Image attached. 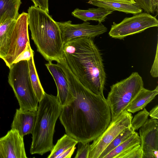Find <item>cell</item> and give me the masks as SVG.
<instances>
[{
	"mask_svg": "<svg viewBox=\"0 0 158 158\" xmlns=\"http://www.w3.org/2000/svg\"><path fill=\"white\" fill-rule=\"evenodd\" d=\"M56 64L65 75L72 95L62 107L60 122L67 134L78 142L89 143L101 134L111 123L106 99L82 85L63 59Z\"/></svg>",
	"mask_w": 158,
	"mask_h": 158,
	"instance_id": "obj_1",
	"label": "cell"
},
{
	"mask_svg": "<svg viewBox=\"0 0 158 158\" xmlns=\"http://www.w3.org/2000/svg\"><path fill=\"white\" fill-rule=\"evenodd\" d=\"M63 60L85 87L104 97L106 74L100 51L91 38L71 39L63 47Z\"/></svg>",
	"mask_w": 158,
	"mask_h": 158,
	"instance_id": "obj_2",
	"label": "cell"
},
{
	"mask_svg": "<svg viewBox=\"0 0 158 158\" xmlns=\"http://www.w3.org/2000/svg\"><path fill=\"white\" fill-rule=\"evenodd\" d=\"M28 22L39 52L48 62H59L63 57L64 43L57 22L45 11L32 6L27 10Z\"/></svg>",
	"mask_w": 158,
	"mask_h": 158,
	"instance_id": "obj_3",
	"label": "cell"
},
{
	"mask_svg": "<svg viewBox=\"0 0 158 158\" xmlns=\"http://www.w3.org/2000/svg\"><path fill=\"white\" fill-rule=\"evenodd\" d=\"M35 124L31 134L32 141L30 153L42 155L52 149L53 137L56 121L62 107L56 96L45 93L39 102Z\"/></svg>",
	"mask_w": 158,
	"mask_h": 158,
	"instance_id": "obj_4",
	"label": "cell"
},
{
	"mask_svg": "<svg viewBox=\"0 0 158 158\" xmlns=\"http://www.w3.org/2000/svg\"><path fill=\"white\" fill-rule=\"evenodd\" d=\"M9 69L8 82L18 101L19 109L37 111L39 102L31 83L27 61L13 63Z\"/></svg>",
	"mask_w": 158,
	"mask_h": 158,
	"instance_id": "obj_5",
	"label": "cell"
},
{
	"mask_svg": "<svg viewBox=\"0 0 158 158\" xmlns=\"http://www.w3.org/2000/svg\"><path fill=\"white\" fill-rule=\"evenodd\" d=\"M143 81L138 72H134L127 78L112 85L106 99L114 120L126 110L137 94L143 87Z\"/></svg>",
	"mask_w": 158,
	"mask_h": 158,
	"instance_id": "obj_6",
	"label": "cell"
},
{
	"mask_svg": "<svg viewBox=\"0 0 158 158\" xmlns=\"http://www.w3.org/2000/svg\"><path fill=\"white\" fill-rule=\"evenodd\" d=\"M158 26V20L155 16L147 12H142L131 17H126L118 23L113 22L108 34L112 38L122 40L128 36Z\"/></svg>",
	"mask_w": 158,
	"mask_h": 158,
	"instance_id": "obj_7",
	"label": "cell"
},
{
	"mask_svg": "<svg viewBox=\"0 0 158 158\" xmlns=\"http://www.w3.org/2000/svg\"><path fill=\"white\" fill-rule=\"evenodd\" d=\"M133 116L126 110L110 123L105 130L90 144L88 158H98L110 143L124 130L131 126Z\"/></svg>",
	"mask_w": 158,
	"mask_h": 158,
	"instance_id": "obj_8",
	"label": "cell"
},
{
	"mask_svg": "<svg viewBox=\"0 0 158 158\" xmlns=\"http://www.w3.org/2000/svg\"><path fill=\"white\" fill-rule=\"evenodd\" d=\"M27 13L19 15L12 31L9 50L4 61L10 68L14 61L25 49L29 42Z\"/></svg>",
	"mask_w": 158,
	"mask_h": 158,
	"instance_id": "obj_9",
	"label": "cell"
},
{
	"mask_svg": "<svg viewBox=\"0 0 158 158\" xmlns=\"http://www.w3.org/2000/svg\"><path fill=\"white\" fill-rule=\"evenodd\" d=\"M57 22L61 31L64 44L72 39L81 37L92 38L107 31V27L102 23L94 25L88 21L78 24H72L70 20Z\"/></svg>",
	"mask_w": 158,
	"mask_h": 158,
	"instance_id": "obj_10",
	"label": "cell"
},
{
	"mask_svg": "<svg viewBox=\"0 0 158 158\" xmlns=\"http://www.w3.org/2000/svg\"><path fill=\"white\" fill-rule=\"evenodd\" d=\"M142 158H158V120L148 119L140 128Z\"/></svg>",
	"mask_w": 158,
	"mask_h": 158,
	"instance_id": "obj_11",
	"label": "cell"
},
{
	"mask_svg": "<svg viewBox=\"0 0 158 158\" xmlns=\"http://www.w3.org/2000/svg\"><path fill=\"white\" fill-rule=\"evenodd\" d=\"M23 137L11 129L0 138V158H27Z\"/></svg>",
	"mask_w": 158,
	"mask_h": 158,
	"instance_id": "obj_12",
	"label": "cell"
},
{
	"mask_svg": "<svg viewBox=\"0 0 158 158\" xmlns=\"http://www.w3.org/2000/svg\"><path fill=\"white\" fill-rule=\"evenodd\" d=\"M45 65L56 84L57 90V98L62 107L72 97L66 76L61 69L56 64L48 62Z\"/></svg>",
	"mask_w": 158,
	"mask_h": 158,
	"instance_id": "obj_13",
	"label": "cell"
},
{
	"mask_svg": "<svg viewBox=\"0 0 158 158\" xmlns=\"http://www.w3.org/2000/svg\"><path fill=\"white\" fill-rule=\"evenodd\" d=\"M37 111L16 110L11 125V129L19 132L22 136L31 134L35 122Z\"/></svg>",
	"mask_w": 158,
	"mask_h": 158,
	"instance_id": "obj_14",
	"label": "cell"
},
{
	"mask_svg": "<svg viewBox=\"0 0 158 158\" xmlns=\"http://www.w3.org/2000/svg\"><path fill=\"white\" fill-rule=\"evenodd\" d=\"M88 3L92 5L134 15L141 13L142 9L135 3H129L108 0H91Z\"/></svg>",
	"mask_w": 158,
	"mask_h": 158,
	"instance_id": "obj_15",
	"label": "cell"
},
{
	"mask_svg": "<svg viewBox=\"0 0 158 158\" xmlns=\"http://www.w3.org/2000/svg\"><path fill=\"white\" fill-rule=\"evenodd\" d=\"M158 94V86L153 90L142 88L128 106L126 110L134 113L143 109Z\"/></svg>",
	"mask_w": 158,
	"mask_h": 158,
	"instance_id": "obj_16",
	"label": "cell"
},
{
	"mask_svg": "<svg viewBox=\"0 0 158 158\" xmlns=\"http://www.w3.org/2000/svg\"><path fill=\"white\" fill-rule=\"evenodd\" d=\"M98 7L97 8H91L87 10L77 8L72 12V14L84 22L91 20L102 23L104 22L107 16L113 11L102 7Z\"/></svg>",
	"mask_w": 158,
	"mask_h": 158,
	"instance_id": "obj_17",
	"label": "cell"
},
{
	"mask_svg": "<svg viewBox=\"0 0 158 158\" xmlns=\"http://www.w3.org/2000/svg\"><path fill=\"white\" fill-rule=\"evenodd\" d=\"M16 20L10 19L0 25V58L3 60L8 52Z\"/></svg>",
	"mask_w": 158,
	"mask_h": 158,
	"instance_id": "obj_18",
	"label": "cell"
},
{
	"mask_svg": "<svg viewBox=\"0 0 158 158\" xmlns=\"http://www.w3.org/2000/svg\"><path fill=\"white\" fill-rule=\"evenodd\" d=\"M21 0H0V25L7 20H16Z\"/></svg>",
	"mask_w": 158,
	"mask_h": 158,
	"instance_id": "obj_19",
	"label": "cell"
},
{
	"mask_svg": "<svg viewBox=\"0 0 158 158\" xmlns=\"http://www.w3.org/2000/svg\"><path fill=\"white\" fill-rule=\"evenodd\" d=\"M33 55L27 61L31 85L39 102L42 99L45 92L40 81L35 67Z\"/></svg>",
	"mask_w": 158,
	"mask_h": 158,
	"instance_id": "obj_20",
	"label": "cell"
},
{
	"mask_svg": "<svg viewBox=\"0 0 158 158\" xmlns=\"http://www.w3.org/2000/svg\"><path fill=\"white\" fill-rule=\"evenodd\" d=\"M140 143L139 136L138 133L135 131L128 139L109 152L104 158H118L120 155Z\"/></svg>",
	"mask_w": 158,
	"mask_h": 158,
	"instance_id": "obj_21",
	"label": "cell"
},
{
	"mask_svg": "<svg viewBox=\"0 0 158 158\" xmlns=\"http://www.w3.org/2000/svg\"><path fill=\"white\" fill-rule=\"evenodd\" d=\"M78 142L68 135L65 134L57 140L48 158H56L57 157L70 148L75 146Z\"/></svg>",
	"mask_w": 158,
	"mask_h": 158,
	"instance_id": "obj_22",
	"label": "cell"
},
{
	"mask_svg": "<svg viewBox=\"0 0 158 158\" xmlns=\"http://www.w3.org/2000/svg\"><path fill=\"white\" fill-rule=\"evenodd\" d=\"M135 131L131 126L123 130L105 148L98 158H104L109 152L128 139Z\"/></svg>",
	"mask_w": 158,
	"mask_h": 158,
	"instance_id": "obj_23",
	"label": "cell"
},
{
	"mask_svg": "<svg viewBox=\"0 0 158 158\" xmlns=\"http://www.w3.org/2000/svg\"><path fill=\"white\" fill-rule=\"evenodd\" d=\"M149 113L144 108L143 110L139 111L132 118L131 122V126L135 131L142 127L148 119Z\"/></svg>",
	"mask_w": 158,
	"mask_h": 158,
	"instance_id": "obj_24",
	"label": "cell"
},
{
	"mask_svg": "<svg viewBox=\"0 0 158 158\" xmlns=\"http://www.w3.org/2000/svg\"><path fill=\"white\" fill-rule=\"evenodd\" d=\"M143 152L140 144L130 148L120 155L118 158H142Z\"/></svg>",
	"mask_w": 158,
	"mask_h": 158,
	"instance_id": "obj_25",
	"label": "cell"
},
{
	"mask_svg": "<svg viewBox=\"0 0 158 158\" xmlns=\"http://www.w3.org/2000/svg\"><path fill=\"white\" fill-rule=\"evenodd\" d=\"M78 147L75 158H88L89 151V143L78 142Z\"/></svg>",
	"mask_w": 158,
	"mask_h": 158,
	"instance_id": "obj_26",
	"label": "cell"
},
{
	"mask_svg": "<svg viewBox=\"0 0 158 158\" xmlns=\"http://www.w3.org/2000/svg\"><path fill=\"white\" fill-rule=\"evenodd\" d=\"M34 54V51L31 48L30 42H28L24 50L17 58L14 61L13 64L22 60H26L28 61L30 59L31 56Z\"/></svg>",
	"mask_w": 158,
	"mask_h": 158,
	"instance_id": "obj_27",
	"label": "cell"
},
{
	"mask_svg": "<svg viewBox=\"0 0 158 158\" xmlns=\"http://www.w3.org/2000/svg\"><path fill=\"white\" fill-rule=\"evenodd\" d=\"M135 3L146 12L154 14L151 0H134Z\"/></svg>",
	"mask_w": 158,
	"mask_h": 158,
	"instance_id": "obj_28",
	"label": "cell"
},
{
	"mask_svg": "<svg viewBox=\"0 0 158 158\" xmlns=\"http://www.w3.org/2000/svg\"><path fill=\"white\" fill-rule=\"evenodd\" d=\"M158 48L157 43L155 56L150 71L151 76L154 78H157L158 77Z\"/></svg>",
	"mask_w": 158,
	"mask_h": 158,
	"instance_id": "obj_29",
	"label": "cell"
},
{
	"mask_svg": "<svg viewBox=\"0 0 158 158\" xmlns=\"http://www.w3.org/2000/svg\"><path fill=\"white\" fill-rule=\"evenodd\" d=\"M35 6L49 13L48 0H31Z\"/></svg>",
	"mask_w": 158,
	"mask_h": 158,
	"instance_id": "obj_30",
	"label": "cell"
},
{
	"mask_svg": "<svg viewBox=\"0 0 158 158\" xmlns=\"http://www.w3.org/2000/svg\"><path fill=\"white\" fill-rule=\"evenodd\" d=\"M76 148L75 146L72 147L58 156L56 158H70Z\"/></svg>",
	"mask_w": 158,
	"mask_h": 158,
	"instance_id": "obj_31",
	"label": "cell"
},
{
	"mask_svg": "<svg viewBox=\"0 0 158 158\" xmlns=\"http://www.w3.org/2000/svg\"><path fill=\"white\" fill-rule=\"evenodd\" d=\"M149 116L152 118L158 119V105L155 106L150 111Z\"/></svg>",
	"mask_w": 158,
	"mask_h": 158,
	"instance_id": "obj_32",
	"label": "cell"
},
{
	"mask_svg": "<svg viewBox=\"0 0 158 158\" xmlns=\"http://www.w3.org/2000/svg\"><path fill=\"white\" fill-rule=\"evenodd\" d=\"M153 12H158V0H151Z\"/></svg>",
	"mask_w": 158,
	"mask_h": 158,
	"instance_id": "obj_33",
	"label": "cell"
},
{
	"mask_svg": "<svg viewBox=\"0 0 158 158\" xmlns=\"http://www.w3.org/2000/svg\"><path fill=\"white\" fill-rule=\"evenodd\" d=\"M108 0V1H113L123 2L124 3H134L135 2L134 0Z\"/></svg>",
	"mask_w": 158,
	"mask_h": 158,
	"instance_id": "obj_34",
	"label": "cell"
}]
</instances>
